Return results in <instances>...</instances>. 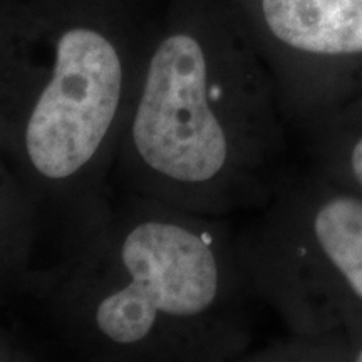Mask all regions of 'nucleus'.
Wrapping results in <instances>:
<instances>
[{"label":"nucleus","mask_w":362,"mask_h":362,"mask_svg":"<svg viewBox=\"0 0 362 362\" xmlns=\"http://www.w3.org/2000/svg\"><path fill=\"white\" fill-rule=\"evenodd\" d=\"M6 304L0 300V361H34L39 359L40 352L27 337H22L16 329H8L2 319Z\"/></svg>","instance_id":"obj_9"},{"label":"nucleus","mask_w":362,"mask_h":362,"mask_svg":"<svg viewBox=\"0 0 362 362\" xmlns=\"http://www.w3.org/2000/svg\"><path fill=\"white\" fill-rule=\"evenodd\" d=\"M245 361L362 362V317L314 336H285L252 351Z\"/></svg>","instance_id":"obj_8"},{"label":"nucleus","mask_w":362,"mask_h":362,"mask_svg":"<svg viewBox=\"0 0 362 362\" xmlns=\"http://www.w3.org/2000/svg\"><path fill=\"white\" fill-rule=\"evenodd\" d=\"M13 302L79 361H245L259 304L228 218L128 192L79 248L39 267Z\"/></svg>","instance_id":"obj_1"},{"label":"nucleus","mask_w":362,"mask_h":362,"mask_svg":"<svg viewBox=\"0 0 362 362\" xmlns=\"http://www.w3.org/2000/svg\"><path fill=\"white\" fill-rule=\"evenodd\" d=\"M44 262V228L33 194L0 144V300H16L25 279Z\"/></svg>","instance_id":"obj_6"},{"label":"nucleus","mask_w":362,"mask_h":362,"mask_svg":"<svg viewBox=\"0 0 362 362\" xmlns=\"http://www.w3.org/2000/svg\"><path fill=\"white\" fill-rule=\"evenodd\" d=\"M235 242L257 298L287 334L314 336L362 317V194L291 166L235 228Z\"/></svg>","instance_id":"obj_4"},{"label":"nucleus","mask_w":362,"mask_h":362,"mask_svg":"<svg viewBox=\"0 0 362 362\" xmlns=\"http://www.w3.org/2000/svg\"><path fill=\"white\" fill-rule=\"evenodd\" d=\"M275 79L232 0H163L117 148L112 185L230 218L291 168Z\"/></svg>","instance_id":"obj_3"},{"label":"nucleus","mask_w":362,"mask_h":362,"mask_svg":"<svg viewBox=\"0 0 362 362\" xmlns=\"http://www.w3.org/2000/svg\"><path fill=\"white\" fill-rule=\"evenodd\" d=\"M275 79L291 133L362 94V0H232Z\"/></svg>","instance_id":"obj_5"},{"label":"nucleus","mask_w":362,"mask_h":362,"mask_svg":"<svg viewBox=\"0 0 362 362\" xmlns=\"http://www.w3.org/2000/svg\"><path fill=\"white\" fill-rule=\"evenodd\" d=\"M307 166L362 194V94L344 103L298 134Z\"/></svg>","instance_id":"obj_7"},{"label":"nucleus","mask_w":362,"mask_h":362,"mask_svg":"<svg viewBox=\"0 0 362 362\" xmlns=\"http://www.w3.org/2000/svg\"><path fill=\"white\" fill-rule=\"evenodd\" d=\"M163 0H0V144L49 265L98 230Z\"/></svg>","instance_id":"obj_2"}]
</instances>
